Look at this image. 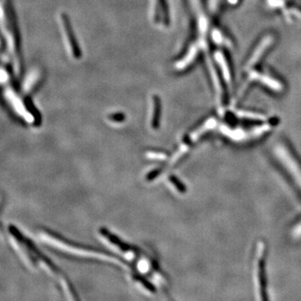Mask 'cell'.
Wrapping results in <instances>:
<instances>
[{
  "mask_svg": "<svg viewBox=\"0 0 301 301\" xmlns=\"http://www.w3.org/2000/svg\"><path fill=\"white\" fill-rule=\"evenodd\" d=\"M111 119L114 120L115 122H121L123 120V116L122 115H118V116H113Z\"/></svg>",
  "mask_w": 301,
  "mask_h": 301,
  "instance_id": "5b68a950",
  "label": "cell"
},
{
  "mask_svg": "<svg viewBox=\"0 0 301 301\" xmlns=\"http://www.w3.org/2000/svg\"><path fill=\"white\" fill-rule=\"evenodd\" d=\"M266 246L264 242L256 245L254 262V280L256 293L260 300H267V276H266Z\"/></svg>",
  "mask_w": 301,
  "mask_h": 301,
  "instance_id": "6da1fadb",
  "label": "cell"
},
{
  "mask_svg": "<svg viewBox=\"0 0 301 301\" xmlns=\"http://www.w3.org/2000/svg\"><path fill=\"white\" fill-rule=\"evenodd\" d=\"M293 236L296 238H301V221L294 229Z\"/></svg>",
  "mask_w": 301,
  "mask_h": 301,
  "instance_id": "277c9868",
  "label": "cell"
},
{
  "mask_svg": "<svg viewBox=\"0 0 301 301\" xmlns=\"http://www.w3.org/2000/svg\"><path fill=\"white\" fill-rule=\"evenodd\" d=\"M273 152L285 171L301 191V163L296 155L284 143L276 144L273 147Z\"/></svg>",
  "mask_w": 301,
  "mask_h": 301,
  "instance_id": "7a4b0ae2",
  "label": "cell"
},
{
  "mask_svg": "<svg viewBox=\"0 0 301 301\" xmlns=\"http://www.w3.org/2000/svg\"><path fill=\"white\" fill-rule=\"evenodd\" d=\"M169 180H170V182L176 187L177 190L179 191L180 193H185V186H184V184H183L177 177L171 176V177H169Z\"/></svg>",
  "mask_w": 301,
  "mask_h": 301,
  "instance_id": "3957f363",
  "label": "cell"
}]
</instances>
